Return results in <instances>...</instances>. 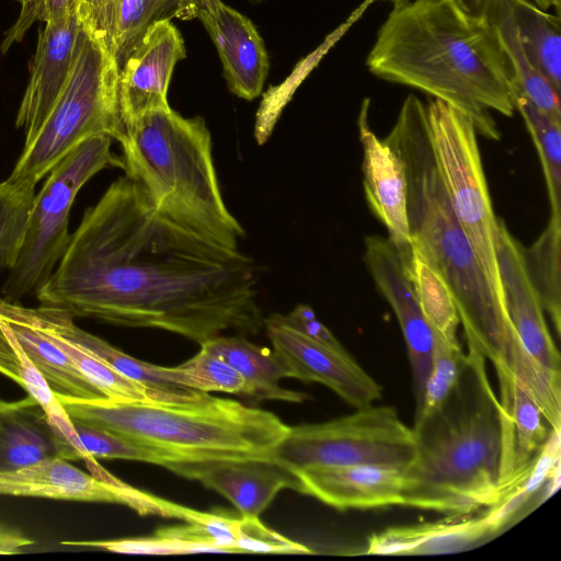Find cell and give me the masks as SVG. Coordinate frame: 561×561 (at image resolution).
Returning a JSON list of instances; mask_svg holds the SVG:
<instances>
[{"label": "cell", "mask_w": 561, "mask_h": 561, "mask_svg": "<svg viewBox=\"0 0 561 561\" xmlns=\"http://www.w3.org/2000/svg\"><path fill=\"white\" fill-rule=\"evenodd\" d=\"M78 0H32L22 4L16 22L7 32L1 45L4 53L14 42H20L35 21H49L77 9Z\"/></svg>", "instance_id": "obj_40"}, {"label": "cell", "mask_w": 561, "mask_h": 561, "mask_svg": "<svg viewBox=\"0 0 561 561\" xmlns=\"http://www.w3.org/2000/svg\"><path fill=\"white\" fill-rule=\"evenodd\" d=\"M386 81L409 85L467 115L477 134L500 140L491 112L513 116V84L491 21L451 0L393 5L366 59Z\"/></svg>", "instance_id": "obj_2"}, {"label": "cell", "mask_w": 561, "mask_h": 561, "mask_svg": "<svg viewBox=\"0 0 561 561\" xmlns=\"http://www.w3.org/2000/svg\"><path fill=\"white\" fill-rule=\"evenodd\" d=\"M15 1L20 2L22 5V4L31 2L32 0H15Z\"/></svg>", "instance_id": "obj_47"}, {"label": "cell", "mask_w": 561, "mask_h": 561, "mask_svg": "<svg viewBox=\"0 0 561 561\" xmlns=\"http://www.w3.org/2000/svg\"><path fill=\"white\" fill-rule=\"evenodd\" d=\"M64 546L133 554H186L207 552L199 545L157 534L151 537L114 540L62 541Z\"/></svg>", "instance_id": "obj_38"}, {"label": "cell", "mask_w": 561, "mask_h": 561, "mask_svg": "<svg viewBox=\"0 0 561 561\" xmlns=\"http://www.w3.org/2000/svg\"><path fill=\"white\" fill-rule=\"evenodd\" d=\"M90 473L61 457H49L0 473V495L114 503L128 506L124 482L102 468L96 459L83 460Z\"/></svg>", "instance_id": "obj_18"}, {"label": "cell", "mask_w": 561, "mask_h": 561, "mask_svg": "<svg viewBox=\"0 0 561 561\" xmlns=\"http://www.w3.org/2000/svg\"><path fill=\"white\" fill-rule=\"evenodd\" d=\"M383 1H389V2L393 3V5H397V4H401V3L408 2L410 0H383Z\"/></svg>", "instance_id": "obj_46"}, {"label": "cell", "mask_w": 561, "mask_h": 561, "mask_svg": "<svg viewBox=\"0 0 561 561\" xmlns=\"http://www.w3.org/2000/svg\"><path fill=\"white\" fill-rule=\"evenodd\" d=\"M104 0H78L77 9L91 7L98 4Z\"/></svg>", "instance_id": "obj_45"}, {"label": "cell", "mask_w": 561, "mask_h": 561, "mask_svg": "<svg viewBox=\"0 0 561 561\" xmlns=\"http://www.w3.org/2000/svg\"><path fill=\"white\" fill-rule=\"evenodd\" d=\"M425 106L436 164L453 208L491 288L504 306L495 249L499 218L493 210L477 130L467 115L442 100L432 99Z\"/></svg>", "instance_id": "obj_10"}, {"label": "cell", "mask_w": 561, "mask_h": 561, "mask_svg": "<svg viewBox=\"0 0 561 561\" xmlns=\"http://www.w3.org/2000/svg\"><path fill=\"white\" fill-rule=\"evenodd\" d=\"M422 312L433 330L450 343H459L460 324L450 289L438 270L415 247L407 264Z\"/></svg>", "instance_id": "obj_30"}, {"label": "cell", "mask_w": 561, "mask_h": 561, "mask_svg": "<svg viewBox=\"0 0 561 561\" xmlns=\"http://www.w3.org/2000/svg\"><path fill=\"white\" fill-rule=\"evenodd\" d=\"M496 261L508 320L525 353L561 386V357L548 328L539 295L528 275L524 247L499 218Z\"/></svg>", "instance_id": "obj_13"}, {"label": "cell", "mask_w": 561, "mask_h": 561, "mask_svg": "<svg viewBox=\"0 0 561 561\" xmlns=\"http://www.w3.org/2000/svg\"><path fill=\"white\" fill-rule=\"evenodd\" d=\"M110 136L92 137L46 175L34 197L20 255L3 284L4 299L18 301L35 294L49 278L71 237L69 217L77 194L101 170L124 167L122 157L112 152Z\"/></svg>", "instance_id": "obj_8"}, {"label": "cell", "mask_w": 561, "mask_h": 561, "mask_svg": "<svg viewBox=\"0 0 561 561\" xmlns=\"http://www.w3.org/2000/svg\"><path fill=\"white\" fill-rule=\"evenodd\" d=\"M537 7L542 10L553 9L556 15L560 16L561 0H531Z\"/></svg>", "instance_id": "obj_44"}, {"label": "cell", "mask_w": 561, "mask_h": 561, "mask_svg": "<svg viewBox=\"0 0 561 561\" xmlns=\"http://www.w3.org/2000/svg\"><path fill=\"white\" fill-rule=\"evenodd\" d=\"M1 324L20 360L19 374L21 387L24 388L27 393L32 394L44 409L49 423L62 446L64 459L69 461L83 460L84 454L72 421L66 413L45 378L30 360L4 324L2 322Z\"/></svg>", "instance_id": "obj_33"}, {"label": "cell", "mask_w": 561, "mask_h": 561, "mask_svg": "<svg viewBox=\"0 0 561 561\" xmlns=\"http://www.w3.org/2000/svg\"><path fill=\"white\" fill-rule=\"evenodd\" d=\"M203 0H104L77 9L81 24L103 42L118 71L150 26L197 19Z\"/></svg>", "instance_id": "obj_21"}, {"label": "cell", "mask_w": 561, "mask_h": 561, "mask_svg": "<svg viewBox=\"0 0 561 561\" xmlns=\"http://www.w3.org/2000/svg\"><path fill=\"white\" fill-rule=\"evenodd\" d=\"M118 141L125 175L161 215L208 242L239 249L245 231L221 195L203 117L153 110L126 125Z\"/></svg>", "instance_id": "obj_6"}, {"label": "cell", "mask_w": 561, "mask_h": 561, "mask_svg": "<svg viewBox=\"0 0 561 561\" xmlns=\"http://www.w3.org/2000/svg\"><path fill=\"white\" fill-rule=\"evenodd\" d=\"M513 103L525 122L540 159L550 202V217L561 218V123L514 89Z\"/></svg>", "instance_id": "obj_32"}, {"label": "cell", "mask_w": 561, "mask_h": 561, "mask_svg": "<svg viewBox=\"0 0 561 561\" xmlns=\"http://www.w3.org/2000/svg\"><path fill=\"white\" fill-rule=\"evenodd\" d=\"M35 194L32 185L9 179L0 183V272L11 271L18 261Z\"/></svg>", "instance_id": "obj_35"}, {"label": "cell", "mask_w": 561, "mask_h": 561, "mask_svg": "<svg viewBox=\"0 0 561 561\" xmlns=\"http://www.w3.org/2000/svg\"><path fill=\"white\" fill-rule=\"evenodd\" d=\"M370 100L365 99L358 115L363 147V175L366 201L388 231V240L408 263L411 236L408 221V184L403 162L397 152L371 130L368 121Z\"/></svg>", "instance_id": "obj_16"}, {"label": "cell", "mask_w": 561, "mask_h": 561, "mask_svg": "<svg viewBox=\"0 0 561 561\" xmlns=\"http://www.w3.org/2000/svg\"><path fill=\"white\" fill-rule=\"evenodd\" d=\"M168 470L221 494L247 517H259L283 489L298 490L296 473L271 457L178 462Z\"/></svg>", "instance_id": "obj_15"}, {"label": "cell", "mask_w": 561, "mask_h": 561, "mask_svg": "<svg viewBox=\"0 0 561 561\" xmlns=\"http://www.w3.org/2000/svg\"><path fill=\"white\" fill-rule=\"evenodd\" d=\"M528 275L535 286L545 312L560 335L561 325V218L550 217L540 236L523 249Z\"/></svg>", "instance_id": "obj_31"}, {"label": "cell", "mask_w": 561, "mask_h": 561, "mask_svg": "<svg viewBox=\"0 0 561 561\" xmlns=\"http://www.w3.org/2000/svg\"><path fill=\"white\" fill-rule=\"evenodd\" d=\"M197 19L218 50L229 90L248 101L257 98L270 65L264 42L252 21L221 0H203Z\"/></svg>", "instance_id": "obj_19"}, {"label": "cell", "mask_w": 561, "mask_h": 561, "mask_svg": "<svg viewBox=\"0 0 561 561\" xmlns=\"http://www.w3.org/2000/svg\"><path fill=\"white\" fill-rule=\"evenodd\" d=\"M24 309L42 328L75 344L123 376L163 393L173 403L197 401L207 394L168 381L161 373V366L131 357L105 340L82 330L76 325L75 318L62 309L45 305Z\"/></svg>", "instance_id": "obj_23"}, {"label": "cell", "mask_w": 561, "mask_h": 561, "mask_svg": "<svg viewBox=\"0 0 561 561\" xmlns=\"http://www.w3.org/2000/svg\"><path fill=\"white\" fill-rule=\"evenodd\" d=\"M252 2H261V1H264V0H250Z\"/></svg>", "instance_id": "obj_48"}, {"label": "cell", "mask_w": 561, "mask_h": 561, "mask_svg": "<svg viewBox=\"0 0 561 561\" xmlns=\"http://www.w3.org/2000/svg\"><path fill=\"white\" fill-rule=\"evenodd\" d=\"M383 140L404 165L411 245L417 248L446 280L468 351L482 355L494 369L506 368L520 379L531 378L538 366L522 347L455 214L436 164L426 106L417 96L405 98Z\"/></svg>", "instance_id": "obj_4"}, {"label": "cell", "mask_w": 561, "mask_h": 561, "mask_svg": "<svg viewBox=\"0 0 561 561\" xmlns=\"http://www.w3.org/2000/svg\"><path fill=\"white\" fill-rule=\"evenodd\" d=\"M237 548L239 553H312L307 546L293 541L266 527L259 517L247 516H241V533Z\"/></svg>", "instance_id": "obj_39"}, {"label": "cell", "mask_w": 561, "mask_h": 561, "mask_svg": "<svg viewBox=\"0 0 561 561\" xmlns=\"http://www.w3.org/2000/svg\"><path fill=\"white\" fill-rule=\"evenodd\" d=\"M123 134L117 64L81 24L67 82L8 179L36 186L81 142L101 135L118 141Z\"/></svg>", "instance_id": "obj_7"}, {"label": "cell", "mask_w": 561, "mask_h": 561, "mask_svg": "<svg viewBox=\"0 0 561 561\" xmlns=\"http://www.w3.org/2000/svg\"><path fill=\"white\" fill-rule=\"evenodd\" d=\"M466 353L459 343H450L434 330L431 369L425 382L423 403L415 419L436 410L454 388Z\"/></svg>", "instance_id": "obj_36"}, {"label": "cell", "mask_w": 561, "mask_h": 561, "mask_svg": "<svg viewBox=\"0 0 561 561\" xmlns=\"http://www.w3.org/2000/svg\"><path fill=\"white\" fill-rule=\"evenodd\" d=\"M507 61L513 89L524 94L539 110L561 123L560 93L526 54L505 0L488 16Z\"/></svg>", "instance_id": "obj_28"}, {"label": "cell", "mask_w": 561, "mask_h": 561, "mask_svg": "<svg viewBox=\"0 0 561 561\" xmlns=\"http://www.w3.org/2000/svg\"><path fill=\"white\" fill-rule=\"evenodd\" d=\"M501 533L488 512L478 517L389 527L368 538L366 554L423 556L461 552Z\"/></svg>", "instance_id": "obj_22"}, {"label": "cell", "mask_w": 561, "mask_h": 561, "mask_svg": "<svg viewBox=\"0 0 561 561\" xmlns=\"http://www.w3.org/2000/svg\"><path fill=\"white\" fill-rule=\"evenodd\" d=\"M185 56L183 37L171 20L148 28L118 71L124 127L147 112L169 107L167 92L173 69Z\"/></svg>", "instance_id": "obj_14"}, {"label": "cell", "mask_w": 561, "mask_h": 561, "mask_svg": "<svg viewBox=\"0 0 561 561\" xmlns=\"http://www.w3.org/2000/svg\"><path fill=\"white\" fill-rule=\"evenodd\" d=\"M81 21L77 9L45 22L31 62L30 80L18 110L15 126L26 145L54 105L69 77Z\"/></svg>", "instance_id": "obj_17"}, {"label": "cell", "mask_w": 561, "mask_h": 561, "mask_svg": "<svg viewBox=\"0 0 561 561\" xmlns=\"http://www.w3.org/2000/svg\"><path fill=\"white\" fill-rule=\"evenodd\" d=\"M56 397L71 421L157 453L165 469L178 462L267 458L289 430L270 411L208 393L186 403Z\"/></svg>", "instance_id": "obj_5"}, {"label": "cell", "mask_w": 561, "mask_h": 561, "mask_svg": "<svg viewBox=\"0 0 561 561\" xmlns=\"http://www.w3.org/2000/svg\"><path fill=\"white\" fill-rule=\"evenodd\" d=\"M19 368V357L0 322V374L21 386Z\"/></svg>", "instance_id": "obj_42"}, {"label": "cell", "mask_w": 561, "mask_h": 561, "mask_svg": "<svg viewBox=\"0 0 561 561\" xmlns=\"http://www.w3.org/2000/svg\"><path fill=\"white\" fill-rule=\"evenodd\" d=\"M227 362L244 379L245 397L255 401L280 400L300 403L308 399L304 392L280 387L283 378H290L283 359L274 352L257 346L242 336L218 335L199 345Z\"/></svg>", "instance_id": "obj_26"}, {"label": "cell", "mask_w": 561, "mask_h": 561, "mask_svg": "<svg viewBox=\"0 0 561 561\" xmlns=\"http://www.w3.org/2000/svg\"><path fill=\"white\" fill-rule=\"evenodd\" d=\"M516 25L520 43L540 72L560 93L561 30L560 16L547 12L529 0H505Z\"/></svg>", "instance_id": "obj_29"}, {"label": "cell", "mask_w": 561, "mask_h": 561, "mask_svg": "<svg viewBox=\"0 0 561 561\" xmlns=\"http://www.w3.org/2000/svg\"><path fill=\"white\" fill-rule=\"evenodd\" d=\"M0 320L56 396L80 400L106 398L61 348L24 317L16 301L0 298Z\"/></svg>", "instance_id": "obj_24"}, {"label": "cell", "mask_w": 561, "mask_h": 561, "mask_svg": "<svg viewBox=\"0 0 561 561\" xmlns=\"http://www.w3.org/2000/svg\"><path fill=\"white\" fill-rule=\"evenodd\" d=\"M49 457L64 458V450L36 399L30 393L15 401L0 399V473Z\"/></svg>", "instance_id": "obj_25"}, {"label": "cell", "mask_w": 561, "mask_h": 561, "mask_svg": "<svg viewBox=\"0 0 561 561\" xmlns=\"http://www.w3.org/2000/svg\"><path fill=\"white\" fill-rule=\"evenodd\" d=\"M495 374L500 386V401L513 425V473L517 480H525L550 431L545 425L546 419L539 404L518 376L505 368L496 369Z\"/></svg>", "instance_id": "obj_27"}, {"label": "cell", "mask_w": 561, "mask_h": 561, "mask_svg": "<svg viewBox=\"0 0 561 561\" xmlns=\"http://www.w3.org/2000/svg\"><path fill=\"white\" fill-rule=\"evenodd\" d=\"M161 373L168 381L197 391L247 394L243 377L227 362L203 347L179 366H161Z\"/></svg>", "instance_id": "obj_34"}, {"label": "cell", "mask_w": 561, "mask_h": 561, "mask_svg": "<svg viewBox=\"0 0 561 561\" xmlns=\"http://www.w3.org/2000/svg\"><path fill=\"white\" fill-rule=\"evenodd\" d=\"M415 439L390 405H367L331 421L289 426L271 458L291 471L316 466L369 465L404 471Z\"/></svg>", "instance_id": "obj_9"}, {"label": "cell", "mask_w": 561, "mask_h": 561, "mask_svg": "<svg viewBox=\"0 0 561 561\" xmlns=\"http://www.w3.org/2000/svg\"><path fill=\"white\" fill-rule=\"evenodd\" d=\"M457 5H459L466 12L477 15V16H485L488 18L501 0H451Z\"/></svg>", "instance_id": "obj_43"}, {"label": "cell", "mask_w": 561, "mask_h": 561, "mask_svg": "<svg viewBox=\"0 0 561 561\" xmlns=\"http://www.w3.org/2000/svg\"><path fill=\"white\" fill-rule=\"evenodd\" d=\"M72 423L80 440L84 459H124L164 466L162 457L146 447L105 430L80 422L72 421Z\"/></svg>", "instance_id": "obj_37"}, {"label": "cell", "mask_w": 561, "mask_h": 561, "mask_svg": "<svg viewBox=\"0 0 561 561\" xmlns=\"http://www.w3.org/2000/svg\"><path fill=\"white\" fill-rule=\"evenodd\" d=\"M365 262L401 328L411 365L415 414L420 411L431 369L434 330L424 317L405 260L386 238H365Z\"/></svg>", "instance_id": "obj_12"}, {"label": "cell", "mask_w": 561, "mask_h": 561, "mask_svg": "<svg viewBox=\"0 0 561 561\" xmlns=\"http://www.w3.org/2000/svg\"><path fill=\"white\" fill-rule=\"evenodd\" d=\"M297 492L339 511L374 510L401 505L403 472L392 468L316 466L294 471Z\"/></svg>", "instance_id": "obj_20"}, {"label": "cell", "mask_w": 561, "mask_h": 561, "mask_svg": "<svg viewBox=\"0 0 561 561\" xmlns=\"http://www.w3.org/2000/svg\"><path fill=\"white\" fill-rule=\"evenodd\" d=\"M257 287L249 255L178 226L125 175L85 209L35 295L73 318L164 330L201 345L226 331L262 330Z\"/></svg>", "instance_id": "obj_1"}, {"label": "cell", "mask_w": 561, "mask_h": 561, "mask_svg": "<svg viewBox=\"0 0 561 561\" xmlns=\"http://www.w3.org/2000/svg\"><path fill=\"white\" fill-rule=\"evenodd\" d=\"M412 428L415 454L403 471V506L468 516L524 481L513 473L512 420L490 382L486 359L476 352L466 353L442 404Z\"/></svg>", "instance_id": "obj_3"}, {"label": "cell", "mask_w": 561, "mask_h": 561, "mask_svg": "<svg viewBox=\"0 0 561 561\" xmlns=\"http://www.w3.org/2000/svg\"><path fill=\"white\" fill-rule=\"evenodd\" d=\"M280 317L286 324L314 341L333 346L342 345L308 305H297L288 314Z\"/></svg>", "instance_id": "obj_41"}, {"label": "cell", "mask_w": 561, "mask_h": 561, "mask_svg": "<svg viewBox=\"0 0 561 561\" xmlns=\"http://www.w3.org/2000/svg\"><path fill=\"white\" fill-rule=\"evenodd\" d=\"M273 351L283 359L290 378L319 382L351 407L358 409L381 399L382 387L343 347L314 341L286 324L280 313L264 319Z\"/></svg>", "instance_id": "obj_11"}]
</instances>
